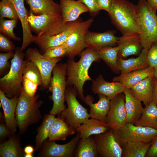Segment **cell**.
I'll list each match as a JSON object with an SVG mask.
<instances>
[{"mask_svg":"<svg viewBox=\"0 0 157 157\" xmlns=\"http://www.w3.org/2000/svg\"><path fill=\"white\" fill-rule=\"evenodd\" d=\"M79 61L76 62L74 58H68L67 64V86H73L76 90L79 98L84 102L83 87L87 81L92 80L88 74V70L92 64L101 59L97 51L87 47L80 54Z\"/></svg>","mask_w":157,"mask_h":157,"instance_id":"6da1fadb","label":"cell"},{"mask_svg":"<svg viewBox=\"0 0 157 157\" xmlns=\"http://www.w3.org/2000/svg\"><path fill=\"white\" fill-rule=\"evenodd\" d=\"M109 15L122 35L140 34L135 5L126 0H113Z\"/></svg>","mask_w":157,"mask_h":157,"instance_id":"7a4b0ae2","label":"cell"},{"mask_svg":"<svg viewBox=\"0 0 157 157\" xmlns=\"http://www.w3.org/2000/svg\"><path fill=\"white\" fill-rule=\"evenodd\" d=\"M39 95L27 94L23 87L16 106L15 116L19 133L23 134L31 125L38 123L42 118L39 108L43 104L38 100Z\"/></svg>","mask_w":157,"mask_h":157,"instance_id":"3957f363","label":"cell"},{"mask_svg":"<svg viewBox=\"0 0 157 157\" xmlns=\"http://www.w3.org/2000/svg\"><path fill=\"white\" fill-rule=\"evenodd\" d=\"M22 51L21 47L15 49L9 70L0 79V90L8 98L19 97L22 89L23 72L28 62L24 59L25 53Z\"/></svg>","mask_w":157,"mask_h":157,"instance_id":"277c9868","label":"cell"},{"mask_svg":"<svg viewBox=\"0 0 157 157\" xmlns=\"http://www.w3.org/2000/svg\"><path fill=\"white\" fill-rule=\"evenodd\" d=\"M135 7L141 44L143 48L149 49L157 43V15L145 0H139Z\"/></svg>","mask_w":157,"mask_h":157,"instance_id":"5b68a950","label":"cell"},{"mask_svg":"<svg viewBox=\"0 0 157 157\" xmlns=\"http://www.w3.org/2000/svg\"><path fill=\"white\" fill-rule=\"evenodd\" d=\"M28 21L31 32L38 36H51L58 34L67 28L61 14L48 13L39 15L29 12Z\"/></svg>","mask_w":157,"mask_h":157,"instance_id":"8992f818","label":"cell"},{"mask_svg":"<svg viewBox=\"0 0 157 157\" xmlns=\"http://www.w3.org/2000/svg\"><path fill=\"white\" fill-rule=\"evenodd\" d=\"M49 87L53 102L50 113L59 116L66 109L65 94L67 87V64H57L53 68Z\"/></svg>","mask_w":157,"mask_h":157,"instance_id":"52a82bcc","label":"cell"},{"mask_svg":"<svg viewBox=\"0 0 157 157\" xmlns=\"http://www.w3.org/2000/svg\"><path fill=\"white\" fill-rule=\"evenodd\" d=\"M77 91L74 87L67 86L65 98L67 107L58 116L63 119L76 130L81 124L88 121L90 117L88 110L77 100Z\"/></svg>","mask_w":157,"mask_h":157,"instance_id":"ba28073f","label":"cell"},{"mask_svg":"<svg viewBox=\"0 0 157 157\" xmlns=\"http://www.w3.org/2000/svg\"><path fill=\"white\" fill-rule=\"evenodd\" d=\"M113 130L115 136L122 147L129 141L150 142L157 135V129L127 123L121 128Z\"/></svg>","mask_w":157,"mask_h":157,"instance_id":"9c48e42d","label":"cell"},{"mask_svg":"<svg viewBox=\"0 0 157 157\" xmlns=\"http://www.w3.org/2000/svg\"><path fill=\"white\" fill-rule=\"evenodd\" d=\"M94 21L93 18L83 22L78 21L68 38L63 44L67 50L68 58H74L86 48L85 35Z\"/></svg>","mask_w":157,"mask_h":157,"instance_id":"30bf717a","label":"cell"},{"mask_svg":"<svg viewBox=\"0 0 157 157\" xmlns=\"http://www.w3.org/2000/svg\"><path fill=\"white\" fill-rule=\"evenodd\" d=\"M25 53L27 59L32 61L39 69L42 78V85L43 88L49 87L53 70L61 59L47 58L41 55L37 49L32 48L27 49Z\"/></svg>","mask_w":157,"mask_h":157,"instance_id":"8fae6325","label":"cell"},{"mask_svg":"<svg viewBox=\"0 0 157 157\" xmlns=\"http://www.w3.org/2000/svg\"><path fill=\"white\" fill-rule=\"evenodd\" d=\"M80 138L79 134L77 132L74 138L65 144H58L53 141H45L38 156L41 157H74Z\"/></svg>","mask_w":157,"mask_h":157,"instance_id":"7c38bea8","label":"cell"},{"mask_svg":"<svg viewBox=\"0 0 157 157\" xmlns=\"http://www.w3.org/2000/svg\"><path fill=\"white\" fill-rule=\"evenodd\" d=\"M94 136L99 157H122L123 148L115 136L112 129Z\"/></svg>","mask_w":157,"mask_h":157,"instance_id":"4fadbf2b","label":"cell"},{"mask_svg":"<svg viewBox=\"0 0 157 157\" xmlns=\"http://www.w3.org/2000/svg\"><path fill=\"white\" fill-rule=\"evenodd\" d=\"M106 123L110 129L113 130L121 128L126 123L124 93L119 94L110 100V108L106 117Z\"/></svg>","mask_w":157,"mask_h":157,"instance_id":"5bb4252c","label":"cell"},{"mask_svg":"<svg viewBox=\"0 0 157 157\" xmlns=\"http://www.w3.org/2000/svg\"><path fill=\"white\" fill-rule=\"evenodd\" d=\"M115 33L114 30H109L102 33L88 31L85 38L86 47H91L98 51L116 46L119 37L115 35Z\"/></svg>","mask_w":157,"mask_h":157,"instance_id":"9a60e30c","label":"cell"},{"mask_svg":"<svg viewBox=\"0 0 157 157\" xmlns=\"http://www.w3.org/2000/svg\"><path fill=\"white\" fill-rule=\"evenodd\" d=\"M78 21L67 23L66 28L62 32L51 36L34 35L33 42L36 44L41 50L44 52L47 49L63 44L67 40Z\"/></svg>","mask_w":157,"mask_h":157,"instance_id":"2e32d148","label":"cell"},{"mask_svg":"<svg viewBox=\"0 0 157 157\" xmlns=\"http://www.w3.org/2000/svg\"><path fill=\"white\" fill-rule=\"evenodd\" d=\"M27 60L23 72L22 87L27 94L33 96L36 94L38 86L42 85V78L36 66L32 61Z\"/></svg>","mask_w":157,"mask_h":157,"instance_id":"e0dca14e","label":"cell"},{"mask_svg":"<svg viewBox=\"0 0 157 157\" xmlns=\"http://www.w3.org/2000/svg\"><path fill=\"white\" fill-rule=\"evenodd\" d=\"M19 98L15 96L8 98L0 90V100L3 111L4 118L11 135L14 134L17 131V124L15 111Z\"/></svg>","mask_w":157,"mask_h":157,"instance_id":"ac0fdd59","label":"cell"},{"mask_svg":"<svg viewBox=\"0 0 157 157\" xmlns=\"http://www.w3.org/2000/svg\"><path fill=\"white\" fill-rule=\"evenodd\" d=\"M91 89L94 94L104 95L110 100L123 93L126 89L119 82L106 81L101 74L93 81Z\"/></svg>","mask_w":157,"mask_h":157,"instance_id":"d6986e66","label":"cell"},{"mask_svg":"<svg viewBox=\"0 0 157 157\" xmlns=\"http://www.w3.org/2000/svg\"><path fill=\"white\" fill-rule=\"evenodd\" d=\"M59 5L65 23L75 21L81 14L89 11L88 8L78 0H60Z\"/></svg>","mask_w":157,"mask_h":157,"instance_id":"ffe728a7","label":"cell"},{"mask_svg":"<svg viewBox=\"0 0 157 157\" xmlns=\"http://www.w3.org/2000/svg\"><path fill=\"white\" fill-rule=\"evenodd\" d=\"M119 47L118 58H123L129 56L139 54L143 49L139 34L122 35L117 42Z\"/></svg>","mask_w":157,"mask_h":157,"instance_id":"44dd1931","label":"cell"},{"mask_svg":"<svg viewBox=\"0 0 157 157\" xmlns=\"http://www.w3.org/2000/svg\"><path fill=\"white\" fill-rule=\"evenodd\" d=\"M99 100L93 103L94 99L90 95L85 97V103L90 107V115L91 118L106 123V117L110 108V100L106 96L98 94Z\"/></svg>","mask_w":157,"mask_h":157,"instance_id":"7402d4cb","label":"cell"},{"mask_svg":"<svg viewBox=\"0 0 157 157\" xmlns=\"http://www.w3.org/2000/svg\"><path fill=\"white\" fill-rule=\"evenodd\" d=\"M13 3L18 15L22 27L23 40L21 47L22 51L35 40L31 33L28 21L29 13L25 7L24 0H10Z\"/></svg>","mask_w":157,"mask_h":157,"instance_id":"603a6c76","label":"cell"},{"mask_svg":"<svg viewBox=\"0 0 157 157\" xmlns=\"http://www.w3.org/2000/svg\"><path fill=\"white\" fill-rule=\"evenodd\" d=\"M155 80L154 75L150 76L130 89L133 95L143 102L145 106L149 104L152 101Z\"/></svg>","mask_w":157,"mask_h":157,"instance_id":"cb8c5ba5","label":"cell"},{"mask_svg":"<svg viewBox=\"0 0 157 157\" xmlns=\"http://www.w3.org/2000/svg\"><path fill=\"white\" fill-rule=\"evenodd\" d=\"M148 50V49L143 48L138 56L135 58L124 59L118 58V67L121 74H125L149 67V65L147 59Z\"/></svg>","mask_w":157,"mask_h":157,"instance_id":"d4e9b609","label":"cell"},{"mask_svg":"<svg viewBox=\"0 0 157 157\" xmlns=\"http://www.w3.org/2000/svg\"><path fill=\"white\" fill-rule=\"evenodd\" d=\"M154 68L149 66L144 69L121 74L113 78L114 82L121 83L126 89H130L147 77L154 74Z\"/></svg>","mask_w":157,"mask_h":157,"instance_id":"484cf974","label":"cell"},{"mask_svg":"<svg viewBox=\"0 0 157 157\" xmlns=\"http://www.w3.org/2000/svg\"><path fill=\"white\" fill-rule=\"evenodd\" d=\"M123 93L125 96L126 123L135 124L140 118L144 108L142 102L133 95L130 89H126Z\"/></svg>","mask_w":157,"mask_h":157,"instance_id":"4316f807","label":"cell"},{"mask_svg":"<svg viewBox=\"0 0 157 157\" xmlns=\"http://www.w3.org/2000/svg\"><path fill=\"white\" fill-rule=\"evenodd\" d=\"M110 128L106 123L91 118L81 124L76 129L79 134L80 138H85L92 135L103 133Z\"/></svg>","mask_w":157,"mask_h":157,"instance_id":"83f0119b","label":"cell"},{"mask_svg":"<svg viewBox=\"0 0 157 157\" xmlns=\"http://www.w3.org/2000/svg\"><path fill=\"white\" fill-rule=\"evenodd\" d=\"M76 132V130L70 126L63 119L58 117L55 118L52 125L48 140H64L68 136L73 135Z\"/></svg>","mask_w":157,"mask_h":157,"instance_id":"f1b7e54d","label":"cell"},{"mask_svg":"<svg viewBox=\"0 0 157 157\" xmlns=\"http://www.w3.org/2000/svg\"><path fill=\"white\" fill-rule=\"evenodd\" d=\"M29 6L30 11L36 15L48 13L61 14L59 4L53 0H25Z\"/></svg>","mask_w":157,"mask_h":157,"instance_id":"f546056e","label":"cell"},{"mask_svg":"<svg viewBox=\"0 0 157 157\" xmlns=\"http://www.w3.org/2000/svg\"><path fill=\"white\" fill-rule=\"evenodd\" d=\"M25 154L20 143L19 138L15 134L0 145L1 157H22Z\"/></svg>","mask_w":157,"mask_h":157,"instance_id":"4dcf8cb0","label":"cell"},{"mask_svg":"<svg viewBox=\"0 0 157 157\" xmlns=\"http://www.w3.org/2000/svg\"><path fill=\"white\" fill-rule=\"evenodd\" d=\"M74 157H99L97 145L94 135L85 138H80Z\"/></svg>","mask_w":157,"mask_h":157,"instance_id":"1f68e13d","label":"cell"},{"mask_svg":"<svg viewBox=\"0 0 157 157\" xmlns=\"http://www.w3.org/2000/svg\"><path fill=\"white\" fill-rule=\"evenodd\" d=\"M151 142L129 141L124 144L122 157H145Z\"/></svg>","mask_w":157,"mask_h":157,"instance_id":"d6a6232c","label":"cell"},{"mask_svg":"<svg viewBox=\"0 0 157 157\" xmlns=\"http://www.w3.org/2000/svg\"><path fill=\"white\" fill-rule=\"evenodd\" d=\"M55 115L49 113L44 116L41 124L37 130V134L35 140V150L40 149L43 143L48 138L52 125L56 118Z\"/></svg>","mask_w":157,"mask_h":157,"instance_id":"836d02e7","label":"cell"},{"mask_svg":"<svg viewBox=\"0 0 157 157\" xmlns=\"http://www.w3.org/2000/svg\"><path fill=\"white\" fill-rule=\"evenodd\" d=\"M134 124L157 129V106L153 101L145 106L140 118Z\"/></svg>","mask_w":157,"mask_h":157,"instance_id":"e575fe53","label":"cell"},{"mask_svg":"<svg viewBox=\"0 0 157 157\" xmlns=\"http://www.w3.org/2000/svg\"><path fill=\"white\" fill-rule=\"evenodd\" d=\"M119 47L118 45L102 49L97 51L98 55L114 72L119 71L117 65Z\"/></svg>","mask_w":157,"mask_h":157,"instance_id":"d590c367","label":"cell"},{"mask_svg":"<svg viewBox=\"0 0 157 157\" xmlns=\"http://www.w3.org/2000/svg\"><path fill=\"white\" fill-rule=\"evenodd\" d=\"M18 20L0 18V33L10 39L20 40V38L16 36L14 33V29L16 25Z\"/></svg>","mask_w":157,"mask_h":157,"instance_id":"8d00e7d4","label":"cell"},{"mask_svg":"<svg viewBox=\"0 0 157 157\" xmlns=\"http://www.w3.org/2000/svg\"><path fill=\"white\" fill-rule=\"evenodd\" d=\"M19 20L16 9L10 0H1L0 2V18Z\"/></svg>","mask_w":157,"mask_h":157,"instance_id":"74e56055","label":"cell"},{"mask_svg":"<svg viewBox=\"0 0 157 157\" xmlns=\"http://www.w3.org/2000/svg\"><path fill=\"white\" fill-rule=\"evenodd\" d=\"M67 50L63 44L61 45L53 47L47 49L42 55L49 59L60 58L67 56Z\"/></svg>","mask_w":157,"mask_h":157,"instance_id":"f35d334b","label":"cell"},{"mask_svg":"<svg viewBox=\"0 0 157 157\" xmlns=\"http://www.w3.org/2000/svg\"><path fill=\"white\" fill-rule=\"evenodd\" d=\"M15 52L13 51L6 53H0V74L2 75L7 69H10L11 66L8 60L13 58Z\"/></svg>","mask_w":157,"mask_h":157,"instance_id":"ab89813d","label":"cell"},{"mask_svg":"<svg viewBox=\"0 0 157 157\" xmlns=\"http://www.w3.org/2000/svg\"><path fill=\"white\" fill-rule=\"evenodd\" d=\"M15 49V46L10 39L0 34V50L1 51L9 52L12 51Z\"/></svg>","mask_w":157,"mask_h":157,"instance_id":"60d3db41","label":"cell"},{"mask_svg":"<svg viewBox=\"0 0 157 157\" xmlns=\"http://www.w3.org/2000/svg\"><path fill=\"white\" fill-rule=\"evenodd\" d=\"M84 4L89 9V12L92 18L94 17L99 13L100 10L96 0H78Z\"/></svg>","mask_w":157,"mask_h":157,"instance_id":"b9f144b4","label":"cell"},{"mask_svg":"<svg viewBox=\"0 0 157 157\" xmlns=\"http://www.w3.org/2000/svg\"><path fill=\"white\" fill-rule=\"evenodd\" d=\"M147 59L149 66L154 68L157 65V43L153 44L148 49Z\"/></svg>","mask_w":157,"mask_h":157,"instance_id":"7bdbcfd3","label":"cell"},{"mask_svg":"<svg viewBox=\"0 0 157 157\" xmlns=\"http://www.w3.org/2000/svg\"><path fill=\"white\" fill-rule=\"evenodd\" d=\"M145 157H157V135L151 141Z\"/></svg>","mask_w":157,"mask_h":157,"instance_id":"ee69618b","label":"cell"},{"mask_svg":"<svg viewBox=\"0 0 157 157\" xmlns=\"http://www.w3.org/2000/svg\"><path fill=\"white\" fill-rule=\"evenodd\" d=\"M99 10H104L109 13L110 11L113 0H96Z\"/></svg>","mask_w":157,"mask_h":157,"instance_id":"f6af8a7d","label":"cell"},{"mask_svg":"<svg viewBox=\"0 0 157 157\" xmlns=\"http://www.w3.org/2000/svg\"><path fill=\"white\" fill-rule=\"evenodd\" d=\"M11 134L6 124L1 123L0 125V140L3 139L8 136H10Z\"/></svg>","mask_w":157,"mask_h":157,"instance_id":"bcb514c9","label":"cell"},{"mask_svg":"<svg viewBox=\"0 0 157 157\" xmlns=\"http://www.w3.org/2000/svg\"><path fill=\"white\" fill-rule=\"evenodd\" d=\"M150 8L156 13L157 10V0H145Z\"/></svg>","mask_w":157,"mask_h":157,"instance_id":"7dc6e473","label":"cell"},{"mask_svg":"<svg viewBox=\"0 0 157 157\" xmlns=\"http://www.w3.org/2000/svg\"><path fill=\"white\" fill-rule=\"evenodd\" d=\"M152 101L157 106V80L156 78L153 90Z\"/></svg>","mask_w":157,"mask_h":157,"instance_id":"c3c4849f","label":"cell"},{"mask_svg":"<svg viewBox=\"0 0 157 157\" xmlns=\"http://www.w3.org/2000/svg\"><path fill=\"white\" fill-rule=\"evenodd\" d=\"M24 151L25 154H33L34 151V148L32 146L28 145L25 147Z\"/></svg>","mask_w":157,"mask_h":157,"instance_id":"681fc988","label":"cell"},{"mask_svg":"<svg viewBox=\"0 0 157 157\" xmlns=\"http://www.w3.org/2000/svg\"><path fill=\"white\" fill-rule=\"evenodd\" d=\"M154 75L155 78L157 80V65L154 68Z\"/></svg>","mask_w":157,"mask_h":157,"instance_id":"f907efd6","label":"cell"},{"mask_svg":"<svg viewBox=\"0 0 157 157\" xmlns=\"http://www.w3.org/2000/svg\"><path fill=\"white\" fill-rule=\"evenodd\" d=\"M33 154H25L24 156L25 157H33Z\"/></svg>","mask_w":157,"mask_h":157,"instance_id":"816d5d0a","label":"cell"}]
</instances>
